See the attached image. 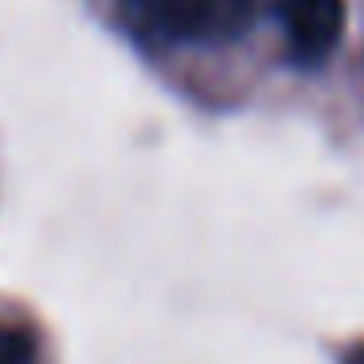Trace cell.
<instances>
[{
  "label": "cell",
  "mask_w": 364,
  "mask_h": 364,
  "mask_svg": "<svg viewBox=\"0 0 364 364\" xmlns=\"http://www.w3.org/2000/svg\"><path fill=\"white\" fill-rule=\"evenodd\" d=\"M141 32L173 43L235 40L255 20V0H122Z\"/></svg>",
  "instance_id": "obj_1"
},
{
  "label": "cell",
  "mask_w": 364,
  "mask_h": 364,
  "mask_svg": "<svg viewBox=\"0 0 364 364\" xmlns=\"http://www.w3.org/2000/svg\"><path fill=\"white\" fill-rule=\"evenodd\" d=\"M278 20L294 63L317 67L345 36V0H278Z\"/></svg>",
  "instance_id": "obj_2"
},
{
  "label": "cell",
  "mask_w": 364,
  "mask_h": 364,
  "mask_svg": "<svg viewBox=\"0 0 364 364\" xmlns=\"http://www.w3.org/2000/svg\"><path fill=\"white\" fill-rule=\"evenodd\" d=\"M0 364H36V337L28 329H0Z\"/></svg>",
  "instance_id": "obj_3"
},
{
  "label": "cell",
  "mask_w": 364,
  "mask_h": 364,
  "mask_svg": "<svg viewBox=\"0 0 364 364\" xmlns=\"http://www.w3.org/2000/svg\"><path fill=\"white\" fill-rule=\"evenodd\" d=\"M345 364H364V345H360V348H348V353H345Z\"/></svg>",
  "instance_id": "obj_4"
}]
</instances>
